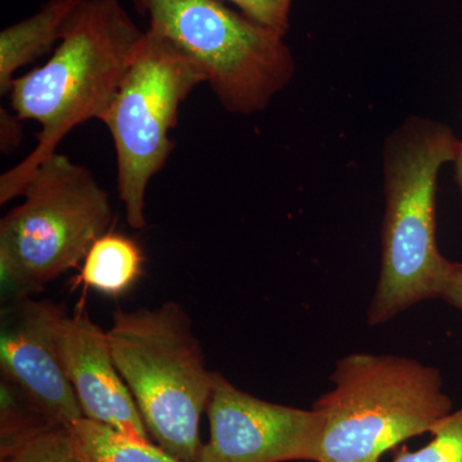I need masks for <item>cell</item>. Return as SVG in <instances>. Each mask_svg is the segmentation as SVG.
Returning <instances> with one entry per match:
<instances>
[{"instance_id": "1", "label": "cell", "mask_w": 462, "mask_h": 462, "mask_svg": "<svg viewBox=\"0 0 462 462\" xmlns=\"http://www.w3.org/2000/svg\"><path fill=\"white\" fill-rule=\"evenodd\" d=\"M145 32L121 0H80L45 65L14 80L11 105L41 124L32 153L0 176V203L23 196L33 171L79 125L102 120Z\"/></svg>"}, {"instance_id": "2", "label": "cell", "mask_w": 462, "mask_h": 462, "mask_svg": "<svg viewBox=\"0 0 462 462\" xmlns=\"http://www.w3.org/2000/svg\"><path fill=\"white\" fill-rule=\"evenodd\" d=\"M460 143L449 125L420 116L385 141L382 264L366 314L372 327L440 296L449 260L437 243L438 179Z\"/></svg>"}, {"instance_id": "3", "label": "cell", "mask_w": 462, "mask_h": 462, "mask_svg": "<svg viewBox=\"0 0 462 462\" xmlns=\"http://www.w3.org/2000/svg\"><path fill=\"white\" fill-rule=\"evenodd\" d=\"M330 382L312 406L324 418L318 462H379L454 412L442 374L416 358L356 352L337 361Z\"/></svg>"}, {"instance_id": "4", "label": "cell", "mask_w": 462, "mask_h": 462, "mask_svg": "<svg viewBox=\"0 0 462 462\" xmlns=\"http://www.w3.org/2000/svg\"><path fill=\"white\" fill-rule=\"evenodd\" d=\"M107 337L149 434L169 454L197 462L200 416L211 400L215 372L206 367L189 316L173 302L117 309Z\"/></svg>"}, {"instance_id": "5", "label": "cell", "mask_w": 462, "mask_h": 462, "mask_svg": "<svg viewBox=\"0 0 462 462\" xmlns=\"http://www.w3.org/2000/svg\"><path fill=\"white\" fill-rule=\"evenodd\" d=\"M23 196L0 221L2 288L14 300L83 263L114 218L90 170L58 152L33 171Z\"/></svg>"}, {"instance_id": "6", "label": "cell", "mask_w": 462, "mask_h": 462, "mask_svg": "<svg viewBox=\"0 0 462 462\" xmlns=\"http://www.w3.org/2000/svg\"><path fill=\"white\" fill-rule=\"evenodd\" d=\"M148 30L205 76L229 114L263 112L293 81L296 60L285 35L258 25L223 0H133Z\"/></svg>"}, {"instance_id": "7", "label": "cell", "mask_w": 462, "mask_h": 462, "mask_svg": "<svg viewBox=\"0 0 462 462\" xmlns=\"http://www.w3.org/2000/svg\"><path fill=\"white\" fill-rule=\"evenodd\" d=\"M205 76L180 51L145 30L102 123L114 139L117 190L126 220L134 229L145 221V194L152 179L165 167L175 142L182 103Z\"/></svg>"}, {"instance_id": "8", "label": "cell", "mask_w": 462, "mask_h": 462, "mask_svg": "<svg viewBox=\"0 0 462 462\" xmlns=\"http://www.w3.org/2000/svg\"><path fill=\"white\" fill-rule=\"evenodd\" d=\"M209 439L197 462H318L321 412L267 402L240 391L220 373L207 407Z\"/></svg>"}, {"instance_id": "9", "label": "cell", "mask_w": 462, "mask_h": 462, "mask_svg": "<svg viewBox=\"0 0 462 462\" xmlns=\"http://www.w3.org/2000/svg\"><path fill=\"white\" fill-rule=\"evenodd\" d=\"M63 316L47 300H14L3 311L0 367L3 379L20 389L51 425L67 430L84 415L58 352Z\"/></svg>"}, {"instance_id": "10", "label": "cell", "mask_w": 462, "mask_h": 462, "mask_svg": "<svg viewBox=\"0 0 462 462\" xmlns=\"http://www.w3.org/2000/svg\"><path fill=\"white\" fill-rule=\"evenodd\" d=\"M57 343L84 418L133 439L151 442L138 404L116 366L107 331L85 312L65 315L58 327Z\"/></svg>"}, {"instance_id": "11", "label": "cell", "mask_w": 462, "mask_h": 462, "mask_svg": "<svg viewBox=\"0 0 462 462\" xmlns=\"http://www.w3.org/2000/svg\"><path fill=\"white\" fill-rule=\"evenodd\" d=\"M80 0H50L32 16L0 32V94L7 96L18 69L50 53L62 39L67 21Z\"/></svg>"}, {"instance_id": "12", "label": "cell", "mask_w": 462, "mask_h": 462, "mask_svg": "<svg viewBox=\"0 0 462 462\" xmlns=\"http://www.w3.org/2000/svg\"><path fill=\"white\" fill-rule=\"evenodd\" d=\"M143 254L138 243L108 231L88 252L80 281L109 297L123 296L141 278Z\"/></svg>"}, {"instance_id": "13", "label": "cell", "mask_w": 462, "mask_h": 462, "mask_svg": "<svg viewBox=\"0 0 462 462\" xmlns=\"http://www.w3.org/2000/svg\"><path fill=\"white\" fill-rule=\"evenodd\" d=\"M76 454L84 462H188L162 447L142 442L107 425L83 418L67 428Z\"/></svg>"}, {"instance_id": "14", "label": "cell", "mask_w": 462, "mask_h": 462, "mask_svg": "<svg viewBox=\"0 0 462 462\" xmlns=\"http://www.w3.org/2000/svg\"><path fill=\"white\" fill-rule=\"evenodd\" d=\"M2 462L84 461L76 454L69 430L50 425L2 449Z\"/></svg>"}, {"instance_id": "15", "label": "cell", "mask_w": 462, "mask_h": 462, "mask_svg": "<svg viewBox=\"0 0 462 462\" xmlns=\"http://www.w3.org/2000/svg\"><path fill=\"white\" fill-rule=\"evenodd\" d=\"M430 434L427 446L416 451L403 447L392 462H462V409L449 413Z\"/></svg>"}, {"instance_id": "16", "label": "cell", "mask_w": 462, "mask_h": 462, "mask_svg": "<svg viewBox=\"0 0 462 462\" xmlns=\"http://www.w3.org/2000/svg\"><path fill=\"white\" fill-rule=\"evenodd\" d=\"M258 25L287 35L294 0H223Z\"/></svg>"}, {"instance_id": "17", "label": "cell", "mask_w": 462, "mask_h": 462, "mask_svg": "<svg viewBox=\"0 0 462 462\" xmlns=\"http://www.w3.org/2000/svg\"><path fill=\"white\" fill-rule=\"evenodd\" d=\"M23 120L16 114L0 108V151L11 154L23 142Z\"/></svg>"}, {"instance_id": "18", "label": "cell", "mask_w": 462, "mask_h": 462, "mask_svg": "<svg viewBox=\"0 0 462 462\" xmlns=\"http://www.w3.org/2000/svg\"><path fill=\"white\" fill-rule=\"evenodd\" d=\"M439 298L462 311V263L449 261Z\"/></svg>"}, {"instance_id": "19", "label": "cell", "mask_w": 462, "mask_h": 462, "mask_svg": "<svg viewBox=\"0 0 462 462\" xmlns=\"http://www.w3.org/2000/svg\"><path fill=\"white\" fill-rule=\"evenodd\" d=\"M455 166V180L457 184L458 189L462 194V141L460 147H458L457 156H456L455 162L452 163Z\"/></svg>"}]
</instances>
